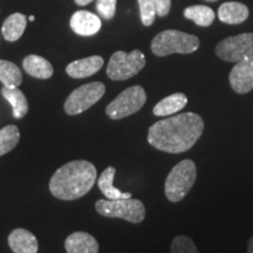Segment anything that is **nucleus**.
Listing matches in <instances>:
<instances>
[{
	"label": "nucleus",
	"mask_w": 253,
	"mask_h": 253,
	"mask_svg": "<svg viewBox=\"0 0 253 253\" xmlns=\"http://www.w3.org/2000/svg\"><path fill=\"white\" fill-rule=\"evenodd\" d=\"M116 169L114 167H108L103 170L101 176L97 179L100 191L102 192L107 199H126L131 198L130 192H122L121 190L116 189L114 186V177H115Z\"/></svg>",
	"instance_id": "nucleus-18"
},
{
	"label": "nucleus",
	"mask_w": 253,
	"mask_h": 253,
	"mask_svg": "<svg viewBox=\"0 0 253 253\" xmlns=\"http://www.w3.org/2000/svg\"><path fill=\"white\" fill-rule=\"evenodd\" d=\"M8 245L13 253H38L37 237L26 229H15L9 233Z\"/></svg>",
	"instance_id": "nucleus-13"
},
{
	"label": "nucleus",
	"mask_w": 253,
	"mask_h": 253,
	"mask_svg": "<svg viewBox=\"0 0 253 253\" xmlns=\"http://www.w3.org/2000/svg\"><path fill=\"white\" fill-rule=\"evenodd\" d=\"M155 7H156V14L160 17H166L170 12L171 7V0H154Z\"/></svg>",
	"instance_id": "nucleus-27"
},
{
	"label": "nucleus",
	"mask_w": 253,
	"mask_h": 253,
	"mask_svg": "<svg viewBox=\"0 0 253 253\" xmlns=\"http://www.w3.org/2000/svg\"><path fill=\"white\" fill-rule=\"evenodd\" d=\"M20 140V131L18 126H6L0 130V156H4L17 147Z\"/></svg>",
	"instance_id": "nucleus-23"
},
{
	"label": "nucleus",
	"mask_w": 253,
	"mask_h": 253,
	"mask_svg": "<svg viewBox=\"0 0 253 253\" xmlns=\"http://www.w3.org/2000/svg\"><path fill=\"white\" fill-rule=\"evenodd\" d=\"M248 253H253V236L250 239L249 245H248Z\"/></svg>",
	"instance_id": "nucleus-29"
},
{
	"label": "nucleus",
	"mask_w": 253,
	"mask_h": 253,
	"mask_svg": "<svg viewBox=\"0 0 253 253\" xmlns=\"http://www.w3.org/2000/svg\"><path fill=\"white\" fill-rule=\"evenodd\" d=\"M97 179L96 168L88 161H72L60 167L49 181V191L61 201H75L93 189Z\"/></svg>",
	"instance_id": "nucleus-2"
},
{
	"label": "nucleus",
	"mask_w": 253,
	"mask_h": 253,
	"mask_svg": "<svg viewBox=\"0 0 253 253\" xmlns=\"http://www.w3.org/2000/svg\"><path fill=\"white\" fill-rule=\"evenodd\" d=\"M184 17L189 20L194 21L201 27H208L213 23L214 12L212 8L204 5H195L184 9Z\"/></svg>",
	"instance_id": "nucleus-22"
},
{
	"label": "nucleus",
	"mask_w": 253,
	"mask_h": 253,
	"mask_svg": "<svg viewBox=\"0 0 253 253\" xmlns=\"http://www.w3.org/2000/svg\"><path fill=\"white\" fill-rule=\"evenodd\" d=\"M101 19L88 11H78L71 18V28L81 37L94 36L101 30Z\"/></svg>",
	"instance_id": "nucleus-11"
},
{
	"label": "nucleus",
	"mask_w": 253,
	"mask_h": 253,
	"mask_svg": "<svg viewBox=\"0 0 253 253\" xmlns=\"http://www.w3.org/2000/svg\"><path fill=\"white\" fill-rule=\"evenodd\" d=\"M27 25V17L21 13H13L6 18L1 27L2 37L5 40L13 42L21 38Z\"/></svg>",
	"instance_id": "nucleus-19"
},
{
	"label": "nucleus",
	"mask_w": 253,
	"mask_h": 253,
	"mask_svg": "<svg viewBox=\"0 0 253 253\" xmlns=\"http://www.w3.org/2000/svg\"><path fill=\"white\" fill-rule=\"evenodd\" d=\"M65 249L67 253H99V243L93 236L87 232L72 233L65 242Z\"/></svg>",
	"instance_id": "nucleus-14"
},
{
	"label": "nucleus",
	"mask_w": 253,
	"mask_h": 253,
	"mask_svg": "<svg viewBox=\"0 0 253 253\" xmlns=\"http://www.w3.org/2000/svg\"><path fill=\"white\" fill-rule=\"evenodd\" d=\"M23 67L28 75L37 79H42V80L52 78L53 72H54L52 63L48 60L34 54L27 55L24 59Z\"/></svg>",
	"instance_id": "nucleus-17"
},
{
	"label": "nucleus",
	"mask_w": 253,
	"mask_h": 253,
	"mask_svg": "<svg viewBox=\"0 0 253 253\" xmlns=\"http://www.w3.org/2000/svg\"><path fill=\"white\" fill-rule=\"evenodd\" d=\"M28 20L34 21V15H31V17H28Z\"/></svg>",
	"instance_id": "nucleus-30"
},
{
	"label": "nucleus",
	"mask_w": 253,
	"mask_h": 253,
	"mask_svg": "<svg viewBox=\"0 0 253 253\" xmlns=\"http://www.w3.org/2000/svg\"><path fill=\"white\" fill-rule=\"evenodd\" d=\"M171 253H199L197 246L190 237L188 236H177L173 238L171 246H170Z\"/></svg>",
	"instance_id": "nucleus-24"
},
{
	"label": "nucleus",
	"mask_w": 253,
	"mask_h": 253,
	"mask_svg": "<svg viewBox=\"0 0 253 253\" xmlns=\"http://www.w3.org/2000/svg\"><path fill=\"white\" fill-rule=\"evenodd\" d=\"M104 93H106V86L102 82L96 81L84 84L69 94L63 104V109L67 115H79L101 100Z\"/></svg>",
	"instance_id": "nucleus-8"
},
{
	"label": "nucleus",
	"mask_w": 253,
	"mask_h": 253,
	"mask_svg": "<svg viewBox=\"0 0 253 253\" xmlns=\"http://www.w3.org/2000/svg\"><path fill=\"white\" fill-rule=\"evenodd\" d=\"M141 21L144 26H151L156 18V7L154 0H138Z\"/></svg>",
	"instance_id": "nucleus-25"
},
{
	"label": "nucleus",
	"mask_w": 253,
	"mask_h": 253,
	"mask_svg": "<svg viewBox=\"0 0 253 253\" xmlns=\"http://www.w3.org/2000/svg\"><path fill=\"white\" fill-rule=\"evenodd\" d=\"M1 95L11 103L14 119H23L28 113V102L25 94L18 87H2Z\"/></svg>",
	"instance_id": "nucleus-20"
},
{
	"label": "nucleus",
	"mask_w": 253,
	"mask_h": 253,
	"mask_svg": "<svg viewBox=\"0 0 253 253\" xmlns=\"http://www.w3.org/2000/svg\"><path fill=\"white\" fill-rule=\"evenodd\" d=\"M74 1L77 2V5H79V6H86L88 4H90L93 0H74Z\"/></svg>",
	"instance_id": "nucleus-28"
},
{
	"label": "nucleus",
	"mask_w": 253,
	"mask_h": 253,
	"mask_svg": "<svg viewBox=\"0 0 253 253\" xmlns=\"http://www.w3.org/2000/svg\"><path fill=\"white\" fill-rule=\"evenodd\" d=\"M199 39L192 34L176 30H167L158 33L151 41V52L156 56L170 54H190L198 49Z\"/></svg>",
	"instance_id": "nucleus-4"
},
{
	"label": "nucleus",
	"mask_w": 253,
	"mask_h": 253,
	"mask_svg": "<svg viewBox=\"0 0 253 253\" xmlns=\"http://www.w3.org/2000/svg\"><path fill=\"white\" fill-rule=\"evenodd\" d=\"M147 102V93L141 86H131L110 102L106 108V114L112 120H121L142 109Z\"/></svg>",
	"instance_id": "nucleus-7"
},
{
	"label": "nucleus",
	"mask_w": 253,
	"mask_h": 253,
	"mask_svg": "<svg viewBox=\"0 0 253 253\" xmlns=\"http://www.w3.org/2000/svg\"><path fill=\"white\" fill-rule=\"evenodd\" d=\"M207 1H211V2H212V1H217V0H207Z\"/></svg>",
	"instance_id": "nucleus-31"
},
{
	"label": "nucleus",
	"mask_w": 253,
	"mask_h": 253,
	"mask_svg": "<svg viewBox=\"0 0 253 253\" xmlns=\"http://www.w3.org/2000/svg\"><path fill=\"white\" fill-rule=\"evenodd\" d=\"M204 131V120L195 113H183L155 122L148 130V143L169 154L191 149Z\"/></svg>",
	"instance_id": "nucleus-1"
},
{
	"label": "nucleus",
	"mask_w": 253,
	"mask_h": 253,
	"mask_svg": "<svg viewBox=\"0 0 253 253\" xmlns=\"http://www.w3.org/2000/svg\"><path fill=\"white\" fill-rule=\"evenodd\" d=\"M95 209L101 216L121 218L132 224H140L145 218V207L140 199H100Z\"/></svg>",
	"instance_id": "nucleus-5"
},
{
	"label": "nucleus",
	"mask_w": 253,
	"mask_h": 253,
	"mask_svg": "<svg viewBox=\"0 0 253 253\" xmlns=\"http://www.w3.org/2000/svg\"><path fill=\"white\" fill-rule=\"evenodd\" d=\"M188 104V97L184 93H175L169 95L161 100L156 106L154 107L153 114L155 116L166 118V116L173 115L184 108Z\"/></svg>",
	"instance_id": "nucleus-16"
},
{
	"label": "nucleus",
	"mask_w": 253,
	"mask_h": 253,
	"mask_svg": "<svg viewBox=\"0 0 253 253\" xmlns=\"http://www.w3.org/2000/svg\"><path fill=\"white\" fill-rule=\"evenodd\" d=\"M216 54L227 62L253 60V33H243L221 40L216 46Z\"/></svg>",
	"instance_id": "nucleus-9"
},
{
	"label": "nucleus",
	"mask_w": 253,
	"mask_h": 253,
	"mask_svg": "<svg viewBox=\"0 0 253 253\" xmlns=\"http://www.w3.org/2000/svg\"><path fill=\"white\" fill-rule=\"evenodd\" d=\"M0 82L4 87H19L23 82V74L17 65L7 60H0Z\"/></svg>",
	"instance_id": "nucleus-21"
},
{
	"label": "nucleus",
	"mask_w": 253,
	"mask_h": 253,
	"mask_svg": "<svg viewBox=\"0 0 253 253\" xmlns=\"http://www.w3.org/2000/svg\"><path fill=\"white\" fill-rule=\"evenodd\" d=\"M145 62V56L141 50L134 49L130 53L118 50L109 60L107 75L114 81L128 80L144 68Z\"/></svg>",
	"instance_id": "nucleus-6"
},
{
	"label": "nucleus",
	"mask_w": 253,
	"mask_h": 253,
	"mask_svg": "<svg viewBox=\"0 0 253 253\" xmlns=\"http://www.w3.org/2000/svg\"><path fill=\"white\" fill-rule=\"evenodd\" d=\"M218 18L221 23L237 25L244 23L249 18V8L248 6L237 1L224 2L218 8Z\"/></svg>",
	"instance_id": "nucleus-15"
},
{
	"label": "nucleus",
	"mask_w": 253,
	"mask_h": 253,
	"mask_svg": "<svg viewBox=\"0 0 253 253\" xmlns=\"http://www.w3.org/2000/svg\"><path fill=\"white\" fill-rule=\"evenodd\" d=\"M116 1L118 0H96V9L101 17L106 20L113 19L116 12Z\"/></svg>",
	"instance_id": "nucleus-26"
},
{
	"label": "nucleus",
	"mask_w": 253,
	"mask_h": 253,
	"mask_svg": "<svg viewBox=\"0 0 253 253\" xmlns=\"http://www.w3.org/2000/svg\"><path fill=\"white\" fill-rule=\"evenodd\" d=\"M229 80L236 93H250L253 89V60L237 62L230 73Z\"/></svg>",
	"instance_id": "nucleus-10"
},
{
	"label": "nucleus",
	"mask_w": 253,
	"mask_h": 253,
	"mask_svg": "<svg viewBox=\"0 0 253 253\" xmlns=\"http://www.w3.org/2000/svg\"><path fill=\"white\" fill-rule=\"evenodd\" d=\"M103 59L100 55L88 56V58L75 60L66 67V73L71 78L84 79L91 77L103 67Z\"/></svg>",
	"instance_id": "nucleus-12"
},
{
	"label": "nucleus",
	"mask_w": 253,
	"mask_h": 253,
	"mask_svg": "<svg viewBox=\"0 0 253 253\" xmlns=\"http://www.w3.org/2000/svg\"><path fill=\"white\" fill-rule=\"evenodd\" d=\"M197 179V168L192 160H183L172 168L164 183L166 197L171 203L183 201Z\"/></svg>",
	"instance_id": "nucleus-3"
}]
</instances>
